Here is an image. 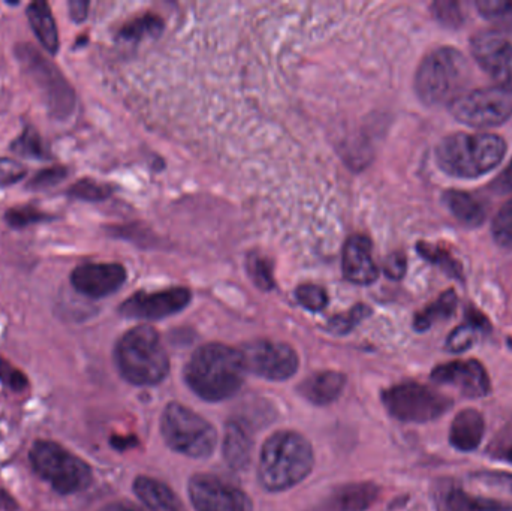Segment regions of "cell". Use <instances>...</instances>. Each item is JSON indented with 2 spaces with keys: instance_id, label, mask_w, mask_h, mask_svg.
Returning <instances> with one entry per match:
<instances>
[{
  "instance_id": "cell-48",
  "label": "cell",
  "mask_w": 512,
  "mask_h": 511,
  "mask_svg": "<svg viewBox=\"0 0 512 511\" xmlns=\"http://www.w3.org/2000/svg\"><path fill=\"white\" fill-rule=\"evenodd\" d=\"M505 459H507V461H510L512 464V446L510 447V449L507 450V453H505Z\"/></svg>"
},
{
  "instance_id": "cell-32",
  "label": "cell",
  "mask_w": 512,
  "mask_h": 511,
  "mask_svg": "<svg viewBox=\"0 0 512 511\" xmlns=\"http://www.w3.org/2000/svg\"><path fill=\"white\" fill-rule=\"evenodd\" d=\"M111 194L110 186L102 185L95 180L83 179L69 188V195L78 200L101 201Z\"/></svg>"
},
{
  "instance_id": "cell-28",
  "label": "cell",
  "mask_w": 512,
  "mask_h": 511,
  "mask_svg": "<svg viewBox=\"0 0 512 511\" xmlns=\"http://www.w3.org/2000/svg\"><path fill=\"white\" fill-rule=\"evenodd\" d=\"M11 150L24 158L47 159L50 158L47 147L41 135L32 126H27L17 140L12 141Z\"/></svg>"
},
{
  "instance_id": "cell-15",
  "label": "cell",
  "mask_w": 512,
  "mask_h": 511,
  "mask_svg": "<svg viewBox=\"0 0 512 511\" xmlns=\"http://www.w3.org/2000/svg\"><path fill=\"white\" fill-rule=\"evenodd\" d=\"M191 302L188 288H170L158 293H141L129 297L122 306L120 314L137 320H161L185 309Z\"/></svg>"
},
{
  "instance_id": "cell-12",
  "label": "cell",
  "mask_w": 512,
  "mask_h": 511,
  "mask_svg": "<svg viewBox=\"0 0 512 511\" xmlns=\"http://www.w3.org/2000/svg\"><path fill=\"white\" fill-rule=\"evenodd\" d=\"M189 497L197 511H254L248 494L212 474H195L189 482Z\"/></svg>"
},
{
  "instance_id": "cell-1",
  "label": "cell",
  "mask_w": 512,
  "mask_h": 511,
  "mask_svg": "<svg viewBox=\"0 0 512 511\" xmlns=\"http://www.w3.org/2000/svg\"><path fill=\"white\" fill-rule=\"evenodd\" d=\"M246 372L242 350L209 344L192 354L185 368V380L192 392L204 401L221 402L239 393Z\"/></svg>"
},
{
  "instance_id": "cell-42",
  "label": "cell",
  "mask_w": 512,
  "mask_h": 511,
  "mask_svg": "<svg viewBox=\"0 0 512 511\" xmlns=\"http://www.w3.org/2000/svg\"><path fill=\"white\" fill-rule=\"evenodd\" d=\"M0 381L15 392H23L27 387V378L2 357H0Z\"/></svg>"
},
{
  "instance_id": "cell-47",
  "label": "cell",
  "mask_w": 512,
  "mask_h": 511,
  "mask_svg": "<svg viewBox=\"0 0 512 511\" xmlns=\"http://www.w3.org/2000/svg\"><path fill=\"white\" fill-rule=\"evenodd\" d=\"M99 511H143L138 509L134 504L129 503H114L108 504V506L102 507Z\"/></svg>"
},
{
  "instance_id": "cell-31",
  "label": "cell",
  "mask_w": 512,
  "mask_h": 511,
  "mask_svg": "<svg viewBox=\"0 0 512 511\" xmlns=\"http://www.w3.org/2000/svg\"><path fill=\"white\" fill-rule=\"evenodd\" d=\"M161 30V18L156 17V15H144V17L132 21V23L126 24L122 32H120V36L125 39H140L143 38L146 33H149V35H158Z\"/></svg>"
},
{
  "instance_id": "cell-16",
  "label": "cell",
  "mask_w": 512,
  "mask_h": 511,
  "mask_svg": "<svg viewBox=\"0 0 512 511\" xmlns=\"http://www.w3.org/2000/svg\"><path fill=\"white\" fill-rule=\"evenodd\" d=\"M126 282V269L117 263H87L75 267L71 284L78 293L92 299L116 293Z\"/></svg>"
},
{
  "instance_id": "cell-9",
  "label": "cell",
  "mask_w": 512,
  "mask_h": 511,
  "mask_svg": "<svg viewBox=\"0 0 512 511\" xmlns=\"http://www.w3.org/2000/svg\"><path fill=\"white\" fill-rule=\"evenodd\" d=\"M451 113L472 128H493L512 116V93L501 87H486L463 93L451 104Z\"/></svg>"
},
{
  "instance_id": "cell-14",
  "label": "cell",
  "mask_w": 512,
  "mask_h": 511,
  "mask_svg": "<svg viewBox=\"0 0 512 511\" xmlns=\"http://www.w3.org/2000/svg\"><path fill=\"white\" fill-rule=\"evenodd\" d=\"M432 380L442 386L454 387L465 398L481 399L492 393V381L483 363L478 360H454L436 366Z\"/></svg>"
},
{
  "instance_id": "cell-21",
  "label": "cell",
  "mask_w": 512,
  "mask_h": 511,
  "mask_svg": "<svg viewBox=\"0 0 512 511\" xmlns=\"http://www.w3.org/2000/svg\"><path fill=\"white\" fill-rule=\"evenodd\" d=\"M251 426L245 420H233L228 423L224 435V458L228 467L236 471H243L249 467L252 458Z\"/></svg>"
},
{
  "instance_id": "cell-35",
  "label": "cell",
  "mask_w": 512,
  "mask_h": 511,
  "mask_svg": "<svg viewBox=\"0 0 512 511\" xmlns=\"http://www.w3.org/2000/svg\"><path fill=\"white\" fill-rule=\"evenodd\" d=\"M295 294H297L300 305H303L309 311H322L328 303L327 293H325L324 288L318 287V285H301Z\"/></svg>"
},
{
  "instance_id": "cell-13",
  "label": "cell",
  "mask_w": 512,
  "mask_h": 511,
  "mask_svg": "<svg viewBox=\"0 0 512 511\" xmlns=\"http://www.w3.org/2000/svg\"><path fill=\"white\" fill-rule=\"evenodd\" d=\"M20 59L29 65L33 80L39 84L42 93L47 98L48 107L59 117L71 113L75 104V95L65 78L59 71L48 63L41 54L30 50V47L20 48Z\"/></svg>"
},
{
  "instance_id": "cell-23",
  "label": "cell",
  "mask_w": 512,
  "mask_h": 511,
  "mask_svg": "<svg viewBox=\"0 0 512 511\" xmlns=\"http://www.w3.org/2000/svg\"><path fill=\"white\" fill-rule=\"evenodd\" d=\"M134 492L150 511H188L179 497L165 483L152 477H138Z\"/></svg>"
},
{
  "instance_id": "cell-3",
  "label": "cell",
  "mask_w": 512,
  "mask_h": 511,
  "mask_svg": "<svg viewBox=\"0 0 512 511\" xmlns=\"http://www.w3.org/2000/svg\"><path fill=\"white\" fill-rule=\"evenodd\" d=\"M507 153V144L493 134H454L436 149L442 171L462 179H475L498 167Z\"/></svg>"
},
{
  "instance_id": "cell-22",
  "label": "cell",
  "mask_w": 512,
  "mask_h": 511,
  "mask_svg": "<svg viewBox=\"0 0 512 511\" xmlns=\"http://www.w3.org/2000/svg\"><path fill=\"white\" fill-rule=\"evenodd\" d=\"M346 378L340 372L324 371L310 375L298 387L304 399L315 405L333 404L345 389Z\"/></svg>"
},
{
  "instance_id": "cell-7",
  "label": "cell",
  "mask_w": 512,
  "mask_h": 511,
  "mask_svg": "<svg viewBox=\"0 0 512 511\" xmlns=\"http://www.w3.org/2000/svg\"><path fill=\"white\" fill-rule=\"evenodd\" d=\"M30 462L35 473L62 495L84 491L93 480L92 470L83 459L51 441H36Z\"/></svg>"
},
{
  "instance_id": "cell-44",
  "label": "cell",
  "mask_w": 512,
  "mask_h": 511,
  "mask_svg": "<svg viewBox=\"0 0 512 511\" xmlns=\"http://www.w3.org/2000/svg\"><path fill=\"white\" fill-rule=\"evenodd\" d=\"M492 189L496 194H510L512 192V161L492 183Z\"/></svg>"
},
{
  "instance_id": "cell-39",
  "label": "cell",
  "mask_w": 512,
  "mask_h": 511,
  "mask_svg": "<svg viewBox=\"0 0 512 511\" xmlns=\"http://www.w3.org/2000/svg\"><path fill=\"white\" fill-rule=\"evenodd\" d=\"M433 14L441 21L444 26L459 27L463 23L462 9L456 2H436L433 3Z\"/></svg>"
},
{
  "instance_id": "cell-29",
  "label": "cell",
  "mask_w": 512,
  "mask_h": 511,
  "mask_svg": "<svg viewBox=\"0 0 512 511\" xmlns=\"http://www.w3.org/2000/svg\"><path fill=\"white\" fill-rule=\"evenodd\" d=\"M417 249L427 261L441 267L451 278L462 279V266L456 258L451 257L450 252L444 251L439 246L427 245V243H420Z\"/></svg>"
},
{
  "instance_id": "cell-27",
  "label": "cell",
  "mask_w": 512,
  "mask_h": 511,
  "mask_svg": "<svg viewBox=\"0 0 512 511\" xmlns=\"http://www.w3.org/2000/svg\"><path fill=\"white\" fill-rule=\"evenodd\" d=\"M457 309L456 291L448 290L432 305L427 306L423 311L418 312L414 320V327L417 332H426L430 327L435 326L439 321L450 320Z\"/></svg>"
},
{
  "instance_id": "cell-46",
  "label": "cell",
  "mask_w": 512,
  "mask_h": 511,
  "mask_svg": "<svg viewBox=\"0 0 512 511\" xmlns=\"http://www.w3.org/2000/svg\"><path fill=\"white\" fill-rule=\"evenodd\" d=\"M18 504L15 503L14 498L5 491V489L0 488V511H17Z\"/></svg>"
},
{
  "instance_id": "cell-8",
  "label": "cell",
  "mask_w": 512,
  "mask_h": 511,
  "mask_svg": "<svg viewBox=\"0 0 512 511\" xmlns=\"http://www.w3.org/2000/svg\"><path fill=\"white\" fill-rule=\"evenodd\" d=\"M382 402L388 414L403 423L433 422L453 408L448 396L414 381L385 390Z\"/></svg>"
},
{
  "instance_id": "cell-30",
  "label": "cell",
  "mask_w": 512,
  "mask_h": 511,
  "mask_svg": "<svg viewBox=\"0 0 512 511\" xmlns=\"http://www.w3.org/2000/svg\"><path fill=\"white\" fill-rule=\"evenodd\" d=\"M478 11L486 20L512 30V2H498V0H481L477 2Z\"/></svg>"
},
{
  "instance_id": "cell-45",
  "label": "cell",
  "mask_w": 512,
  "mask_h": 511,
  "mask_svg": "<svg viewBox=\"0 0 512 511\" xmlns=\"http://www.w3.org/2000/svg\"><path fill=\"white\" fill-rule=\"evenodd\" d=\"M87 8H89V2H81V0L69 2V14L72 20L83 21L87 17Z\"/></svg>"
},
{
  "instance_id": "cell-11",
  "label": "cell",
  "mask_w": 512,
  "mask_h": 511,
  "mask_svg": "<svg viewBox=\"0 0 512 511\" xmlns=\"http://www.w3.org/2000/svg\"><path fill=\"white\" fill-rule=\"evenodd\" d=\"M472 54L481 68L512 93V33L507 30H484L472 39Z\"/></svg>"
},
{
  "instance_id": "cell-26",
  "label": "cell",
  "mask_w": 512,
  "mask_h": 511,
  "mask_svg": "<svg viewBox=\"0 0 512 511\" xmlns=\"http://www.w3.org/2000/svg\"><path fill=\"white\" fill-rule=\"evenodd\" d=\"M445 206L466 227H478L487 218L486 206L475 195L463 191L445 192Z\"/></svg>"
},
{
  "instance_id": "cell-43",
  "label": "cell",
  "mask_w": 512,
  "mask_h": 511,
  "mask_svg": "<svg viewBox=\"0 0 512 511\" xmlns=\"http://www.w3.org/2000/svg\"><path fill=\"white\" fill-rule=\"evenodd\" d=\"M406 272V258L403 254L391 255L385 264V273L390 276L391 279H400Z\"/></svg>"
},
{
  "instance_id": "cell-33",
  "label": "cell",
  "mask_w": 512,
  "mask_h": 511,
  "mask_svg": "<svg viewBox=\"0 0 512 511\" xmlns=\"http://www.w3.org/2000/svg\"><path fill=\"white\" fill-rule=\"evenodd\" d=\"M493 237L504 248H512V200L496 215L493 221Z\"/></svg>"
},
{
  "instance_id": "cell-41",
  "label": "cell",
  "mask_w": 512,
  "mask_h": 511,
  "mask_svg": "<svg viewBox=\"0 0 512 511\" xmlns=\"http://www.w3.org/2000/svg\"><path fill=\"white\" fill-rule=\"evenodd\" d=\"M66 174H68V171L62 167L47 168V170L39 171L36 176H33L27 188L35 189V191L51 188V186L59 183L60 180L65 179Z\"/></svg>"
},
{
  "instance_id": "cell-24",
  "label": "cell",
  "mask_w": 512,
  "mask_h": 511,
  "mask_svg": "<svg viewBox=\"0 0 512 511\" xmlns=\"http://www.w3.org/2000/svg\"><path fill=\"white\" fill-rule=\"evenodd\" d=\"M490 330H492V326H490L489 320L481 312L471 309L466 315L465 323L454 329V332L448 336L445 348L450 353H465V351L471 350L477 344L478 339L489 333Z\"/></svg>"
},
{
  "instance_id": "cell-36",
  "label": "cell",
  "mask_w": 512,
  "mask_h": 511,
  "mask_svg": "<svg viewBox=\"0 0 512 511\" xmlns=\"http://www.w3.org/2000/svg\"><path fill=\"white\" fill-rule=\"evenodd\" d=\"M248 270L251 278L254 279L256 285L262 290H271L273 288V275H271V266L268 260L259 257V255H251L248 260Z\"/></svg>"
},
{
  "instance_id": "cell-5",
  "label": "cell",
  "mask_w": 512,
  "mask_h": 511,
  "mask_svg": "<svg viewBox=\"0 0 512 511\" xmlns=\"http://www.w3.org/2000/svg\"><path fill=\"white\" fill-rule=\"evenodd\" d=\"M469 80V65L462 51L442 47L421 62L415 89L427 105L453 104Z\"/></svg>"
},
{
  "instance_id": "cell-34",
  "label": "cell",
  "mask_w": 512,
  "mask_h": 511,
  "mask_svg": "<svg viewBox=\"0 0 512 511\" xmlns=\"http://www.w3.org/2000/svg\"><path fill=\"white\" fill-rule=\"evenodd\" d=\"M48 219H51L50 216L32 206L15 207V209L8 210L5 215V221L14 228L27 227V225L38 224V222L48 221Z\"/></svg>"
},
{
  "instance_id": "cell-19",
  "label": "cell",
  "mask_w": 512,
  "mask_h": 511,
  "mask_svg": "<svg viewBox=\"0 0 512 511\" xmlns=\"http://www.w3.org/2000/svg\"><path fill=\"white\" fill-rule=\"evenodd\" d=\"M378 497L379 488L373 483H352L336 489L310 511H366Z\"/></svg>"
},
{
  "instance_id": "cell-4",
  "label": "cell",
  "mask_w": 512,
  "mask_h": 511,
  "mask_svg": "<svg viewBox=\"0 0 512 511\" xmlns=\"http://www.w3.org/2000/svg\"><path fill=\"white\" fill-rule=\"evenodd\" d=\"M116 365L122 377L135 386H155L170 372V360L158 332L138 326L122 336L116 347Z\"/></svg>"
},
{
  "instance_id": "cell-10",
  "label": "cell",
  "mask_w": 512,
  "mask_h": 511,
  "mask_svg": "<svg viewBox=\"0 0 512 511\" xmlns=\"http://www.w3.org/2000/svg\"><path fill=\"white\" fill-rule=\"evenodd\" d=\"M246 369L264 380L285 381L297 374L300 360L283 342L255 341L242 350Z\"/></svg>"
},
{
  "instance_id": "cell-2",
  "label": "cell",
  "mask_w": 512,
  "mask_h": 511,
  "mask_svg": "<svg viewBox=\"0 0 512 511\" xmlns=\"http://www.w3.org/2000/svg\"><path fill=\"white\" fill-rule=\"evenodd\" d=\"M312 446L294 431H279L265 441L259 456L258 479L268 492L294 488L312 473Z\"/></svg>"
},
{
  "instance_id": "cell-6",
  "label": "cell",
  "mask_w": 512,
  "mask_h": 511,
  "mask_svg": "<svg viewBox=\"0 0 512 511\" xmlns=\"http://www.w3.org/2000/svg\"><path fill=\"white\" fill-rule=\"evenodd\" d=\"M161 432L170 449L188 458H209L218 446V432L212 423L177 402L165 408Z\"/></svg>"
},
{
  "instance_id": "cell-37",
  "label": "cell",
  "mask_w": 512,
  "mask_h": 511,
  "mask_svg": "<svg viewBox=\"0 0 512 511\" xmlns=\"http://www.w3.org/2000/svg\"><path fill=\"white\" fill-rule=\"evenodd\" d=\"M370 314V309L366 306L358 305L355 306L352 311H349L346 315H337L333 320L330 321V330L339 335H345V333L351 332L366 315Z\"/></svg>"
},
{
  "instance_id": "cell-17",
  "label": "cell",
  "mask_w": 512,
  "mask_h": 511,
  "mask_svg": "<svg viewBox=\"0 0 512 511\" xmlns=\"http://www.w3.org/2000/svg\"><path fill=\"white\" fill-rule=\"evenodd\" d=\"M343 273L348 281L369 285L378 279V267L372 258V243L367 237L352 236L343 248Z\"/></svg>"
},
{
  "instance_id": "cell-20",
  "label": "cell",
  "mask_w": 512,
  "mask_h": 511,
  "mask_svg": "<svg viewBox=\"0 0 512 511\" xmlns=\"http://www.w3.org/2000/svg\"><path fill=\"white\" fill-rule=\"evenodd\" d=\"M486 434V420L474 408H466L454 417L450 428V444L462 453H472L481 446Z\"/></svg>"
},
{
  "instance_id": "cell-25",
  "label": "cell",
  "mask_w": 512,
  "mask_h": 511,
  "mask_svg": "<svg viewBox=\"0 0 512 511\" xmlns=\"http://www.w3.org/2000/svg\"><path fill=\"white\" fill-rule=\"evenodd\" d=\"M27 20L35 32L36 38L41 42L42 47L50 54L59 51L60 41L57 32L56 21L51 14L50 5L47 2H32L27 6Z\"/></svg>"
},
{
  "instance_id": "cell-18",
  "label": "cell",
  "mask_w": 512,
  "mask_h": 511,
  "mask_svg": "<svg viewBox=\"0 0 512 511\" xmlns=\"http://www.w3.org/2000/svg\"><path fill=\"white\" fill-rule=\"evenodd\" d=\"M433 501L436 511H512L510 504L475 497L448 482H441L436 486Z\"/></svg>"
},
{
  "instance_id": "cell-38",
  "label": "cell",
  "mask_w": 512,
  "mask_h": 511,
  "mask_svg": "<svg viewBox=\"0 0 512 511\" xmlns=\"http://www.w3.org/2000/svg\"><path fill=\"white\" fill-rule=\"evenodd\" d=\"M472 480L480 483L484 488L496 489V491L512 494V474L499 473V471H483L472 474Z\"/></svg>"
},
{
  "instance_id": "cell-40",
  "label": "cell",
  "mask_w": 512,
  "mask_h": 511,
  "mask_svg": "<svg viewBox=\"0 0 512 511\" xmlns=\"http://www.w3.org/2000/svg\"><path fill=\"white\" fill-rule=\"evenodd\" d=\"M27 168L14 158H0V188L15 185L26 177Z\"/></svg>"
}]
</instances>
